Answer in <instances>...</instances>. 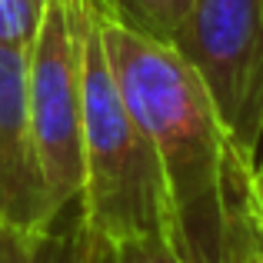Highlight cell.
I'll return each instance as SVG.
<instances>
[{
  "label": "cell",
  "mask_w": 263,
  "mask_h": 263,
  "mask_svg": "<svg viewBox=\"0 0 263 263\" xmlns=\"http://www.w3.org/2000/svg\"><path fill=\"white\" fill-rule=\"evenodd\" d=\"M110 7L123 24L137 27L140 33H150L157 40H174L193 0H110Z\"/></svg>",
  "instance_id": "6"
},
{
  "label": "cell",
  "mask_w": 263,
  "mask_h": 263,
  "mask_svg": "<svg viewBox=\"0 0 263 263\" xmlns=\"http://www.w3.org/2000/svg\"><path fill=\"white\" fill-rule=\"evenodd\" d=\"M170 44L200 73L220 120L253 163L263 123V0H193Z\"/></svg>",
  "instance_id": "3"
},
{
  "label": "cell",
  "mask_w": 263,
  "mask_h": 263,
  "mask_svg": "<svg viewBox=\"0 0 263 263\" xmlns=\"http://www.w3.org/2000/svg\"><path fill=\"white\" fill-rule=\"evenodd\" d=\"M250 186H253V213H257V223H260V230H263V123H260L257 154H253V174H250Z\"/></svg>",
  "instance_id": "8"
},
{
  "label": "cell",
  "mask_w": 263,
  "mask_h": 263,
  "mask_svg": "<svg viewBox=\"0 0 263 263\" xmlns=\"http://www.w3.org/2000/svg\"><path fill=\"white\" fill-rule=\"evenodd\" d=\"M77 263H180L163 237H93L80 233Z\"/></svg>",
  "instance_id": "5"
},
{
  "label": "cell",
  "mask_w": 263,
  "mask_h": 263,
  "mask_svg": "<svg viewBox=\"0 0 263 263\" xmlns=\"http://www.w3.org/2000/svg\"><path fill=\"white\" fill-rule=\"evenodd\" d=\"M247 263H263V257H257V260H247Z\"/></svg>",
  "instance_id": "10"
},
{
  "label": "cell",
  "mask_w": 263,
  "mask_h": 263,
  "mask_svg": "<svg viewBox=\"0 0 263 263\" xmlns=\"http://www.w3.org/2000/svg\"><path fill=\"white\" fill-rule=\"evenodd\" d=\"M44 0H0V44L27 50L40 27Z\"/></svg>",
  "instance_id": "7"
},
{
  "label": "cell",
  "mask_w": 263,
  "mask_h": 263,
  "mask_svg": "<svg viewBox=\"0 0 263 263\" xmlns=\"http://www.w3.org/2000/svg\"><path fill=\"white\" fill-rule=\"evenodd\" d=\"M110 0H87L80 53V233L93 237H163L167 206L157 160L134 120L103 40Z\"/></svg>",
  "instance_id": "2"
},
{
  "label": "cell",
  "mask_w": 263,
  "mask_h": 263,
  "mask_svg": "<svg viewBox=\"0 0 263 263\" xmlns=\"http://www.w3.org/2000/svg\"><path fill=\"white\" fill-rule=\"evenodd\" d=\"M103 40L134 120L157 160L167 206V243L180 263H247L263 257L253 213V163L200 73L170 40L123 24L107 4Z\"/></svg>",
  "instance_id": "1"
},
{
  "label": "cell",
  "mask_w": 263,
  "mask_h": 263,
  "mask_svg": "<svg viewBox=\"0 0 263 263\" xmlns=\"http://www.w3.org/2000/svg\"><path fill=\"white\" fill-rule=\"evenodd\" d=\"M30 247H20L17 240L4 237L0 233V263H27V257H30Z\"/></svg>",
  "instance_id": "9"
},
{
  "label": "cell",
  "mask_w": 263,
  "mask_h": 263,
  "mask_svg": "<svg viewBox=\"0 0 263 263\" xmlns=\"http://www.w3.org/2000/svg\"><path fill=\"white\" fill-rule=\"evenodd\" d=\"M57 217L30 123L27 50L0 44V233L37 250Z\"/></svg>",
  "instance_id": "4"
}]
</instances>
